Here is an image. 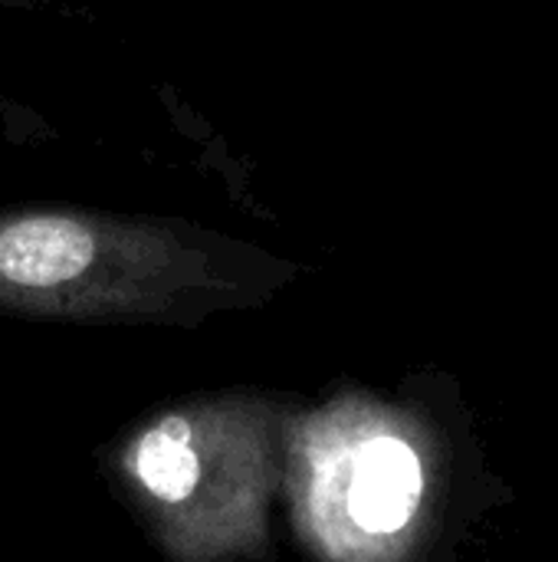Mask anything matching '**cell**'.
Returning a JSON list of instances; mask_svg holds the SVG:
<instances>
[{
	"mask_svg": "<svg viewBox=\"0 0 558 562\" xmlns=\"http://www.w3.org/2000/svg\"><path fill=\"white\" fill-rule=\"evenodd\" d=\"M299 395L220 389L168 402L99 451V468L168 562H276L273 507Z\"/></svg>",
	"mask_w": 558,
	"mask_h": 562,
	"instance_id": "obj_3",
	"label": "cell"
},
{
	"mask_svg": "<svg viewBox=\"0 0 558 562\" xmlns=\"http://www.w3.org/2000/svg\"><path fill=\"white\" fill-rule=\"evenodd\" d=\"M299 273V263L187 217L0 207L3 316L197 329L217 313L263 310Z\"/></svg>",
	"mask_w": 558,
	"mask_h": 562,
	"instance_id": "obj_1",
	"label": "cell"
},
{
	"mask_svg": "<svg viewBox=\"0 0 558 562\" xmlns=\"http://www.w3.org/2000/svg\"><path fill=\"white\" fill-rule=\"evenodd\" d=\"M49 0H0V10H36L46 7Z\"/></svg>",
	"mask_w": 558,
	"mask_h": 562,
	"instance_id": "obj_4",
	"label": "cell"
},
{
	"mask_svg": "<svg viewBox=\"0 0 558 562\" xmlns=\"http://www.w3.org/2000/svg\"><path fill=\"white\" fill-rule=\"evenodd\" d=\"M280 497L312 562H437L460 458L434 405L342 382L289 418Z\"/></svg>",
	"mask_w": 558,
	"mask_h": 562,
	"instance_id": "obj_2",
	"label": "cell"
}]
</instances>
